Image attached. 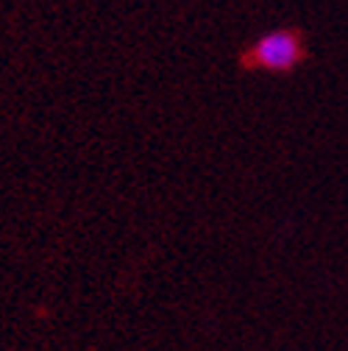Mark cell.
<instances>
[{
    "label": "cell",
    "instance_id": "cell-1",
    "mask_svg": "<svg viewBox=\"0 0 348 351\" xmlns=\"http://www.w3.org/2000/svg\"><path fill=\"white\" fill-rule=\"evenodd\" d=\"M245 62L268 73H290L303 62V39L293 28L268 31L248 48Z\"/></svg>",
    "mask_w": 348,
    "mask_h": 351
}]
</instances>
